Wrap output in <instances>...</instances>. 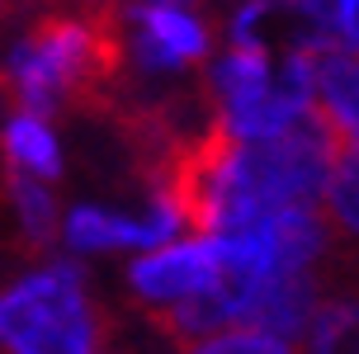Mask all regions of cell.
Returning a JSON list of instances; mask_svg holds the SVG:
<instances>
[{
	"instance_id": "obj_11",
	"label": "cell",
	"mask_w": 359,
	"mask_h": 354,
	"mask_svg": "<svg viewBox=\"0 0 359 354\" xmlns=\"http://www.w3.org/2000/svg\"><path fill=\"white\" fill-rule=\"evenodd\" d=\"M326 203H331V217L350 236H359V142L341 147V156L331 165V179H326Z\"/></svg>"
},
{
	"instance_id": "obj_10",
	"label": "cell",
	"mask_w": 359,
	"mask_h": 354,
	"mask_svg": "<svg viewBox=\"0 0 359 354\" xmlns=\"http://www.w3.org/2000/svg\"><path fill=\"white\" fill-rule=\"evenodd\" d=\"M10 194H15V203H19L24 236H29L34 246H48V241L57 236V203H53V194H48L43 184H34L24 165H10Z\"/></svg>"
},
{
	"instance_id": "obj_7",
	"label": "cell",
	"mask_w": 359,
	"mask_h": 354,
	"mask_svg": "<svg viewBox=\"0 0 359 354\" xmlns=\"http://www.w3.org/2000/svg\"><path fill=\"white\" fill-rule=\"evenodd\" d=\"M128 15L137 19L147 34L161 38L180 62H198V57L208 53V34L198 29V19H189L184 10H175L170 0H161V5H142V10H128Z\"/></svg>"
},
{
	"instance_id": "obj_2",
	"label": "cell",
	"mask_w": 359,
	"mask_h": 354,
	"mask_svg": "<svg viewBox=\"0 0 359 354\" xmlns=\"http://www.w3.org/2000/svg\"><path fill=\"white\" fill-rule=\"evenodd\" d=\"M213 269H217V236H198L189 246H170L137 260L128 279L147 302H175L213 279Z\"/></svg>"
},
{
	"instance_id": "obj_13",
	"label": "cell",
	"mask_w": 359,
	"mask_h": 354,
	"mask_svg": "<svg viewBox=\"0 0 359 354\" xmlns=\"http://www.w3.org/2000/svg\"><path fill=\"white\" fill-rule=\"evenodd\" d=\"M336 15H341L345 48H359V0H336Z\"/></svg>"
},
{
	"instance_id": "obj_6",
	"label": "cell",
	"mask_w": 359,
	"mask_h": 354,
	"mask_svg": "<svg viewBox=\"0 0 359 354\" xmlns=\"http://www.w3.org/2000/svg\"><path fill=\"white\" fill-rule=\"evenodd\" d=\"M312 100L345 128V137L359 142V57L345 43L312 53Z\"/></svg>"
},
{
	"instance_id": "obj_9",
	"label": "cell",
	"mask_w": 359,
	"mask_h": 354,
	"mask_svg": "<svg viewBox=\"0 0 359 354\" xmlns=\"http://www.w3.org/2000/svg\"><path fill=\"white\" fill-rule=\"evenodd\" d=\"M312 354H359V298L326 302L312 312Z\"/></svg>"
},
{
	"instance_id": "obj_5",
	"label": "cell",
	"mask_w": 359,
	"mask_h": 354,
	"mask_svg": "<svg viewBox=\"0 0 359 354\" xmlns=\"http://www.w3.org/2000/svg\"><path fill=\"white\" fill-rule=\"evenodd\" d=\"M260 231V241L269 246V260L274 269H307L317 255L326 250V222L307 203H288V208H274L269 217L251 222Z\"/></svg>"
},
{
	"instance_id": "obj_4",
	"label": "cell",
	"mask_w": 359,
	"mask_h": 354,
	"mask_svg": "<svg viewBox=\"0 0 359 354\" xmlns=\"http://www.w3.org/2000/svg\"><path fill=\"white\" fill-rule=\"evenodd\" d=\"M312 312H317V283H312V274L307 269H284V274H274L265 283V293H260V302L251 307L246 321L279 340H298L312 326Z\"/></svg>"
},
{
	"instance_id": "obj_1",
	"label": "cell",
	"mask_w": 359,
	"mask_h": 354,
	"mask_svg": "<svg viewBox=\"0 0 359 354\" xmlns=\"http://www.w3.org/2000/svg\"><path fill=\"white\" fill-rule=\"evenodd\" d=\"M0 340L15 354H90L95 317L81 293V269L53 265L0 298Z\"/></svg>"
},
{
	"instance_id": "obj_3",
	"label": "cell",
	"mask_w": 359,
	"mask_h": 354,
	"mask_svg": "<svg viewBox=\"0 0 359 354\" xmlns=\"http://www.w3.org/2000/svg\"><path fill=\"white\" fill-rule=\"evenodd\" d=\"M180 227V212L156 198L151 212L142 222H128V217H114L104 208H76L72 222H67V241L76 250H118V246H165Z\"/></svg>"
},
{
	"instance_id": "obj_12",
	"label": "cell",
	"mask_w": 359,
	"mask_h": 354,
	"mask_svg": "<svg viewBox=\"0 0 359 354\" xmlns=\"http://www.w3.org/2000/svg\"><path fill=\"white\" fill-rule=\"evenodd\" d=\"M194 354H288V340L269 336L260 326H246V331H232V336H217L208 345H198Z\"/></svg>"
},
{
	"instance_id": "obj_8",
	"label": "cell",
	"mask_w": 359,
	"mask_h": 354,
	"mask_svg": "<svg viewBox=\"0 0 359 354\" xmlns=\"http://www.w3.org/2000/svg\"><path fill=\"white\" fill-rule=\"evenodd\" d=\"M5 156H10V165H24V170L48 175V179L62 170V151H57L53 132L43 128L38 114H19V118H10V128H5Z\"/></svg>"
}]
</instances>
